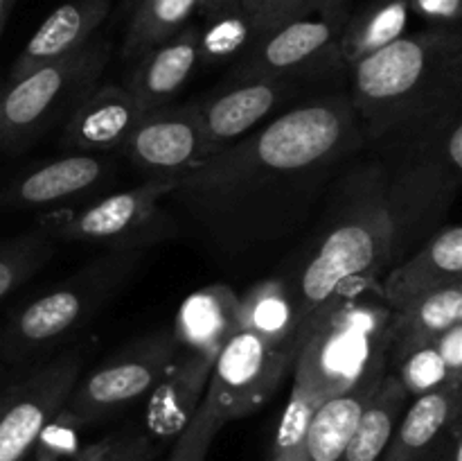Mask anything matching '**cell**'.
Wrapping results in <instances>:
<instances>
[{"mask_svg": "<svg viewBox=\"0 0 462 461\" xmlns=\"http://www.w3.org/2000/svg\"><path fill=\"white\" fill-rule=\"evenodd\" d=\"M361 149L350 95H319L171 179L165 203L208 247L246 253L296 233Z\"/></svg>", "mask_w": 462, "mask_h": 461, "instance_id": "1", "label": "cell"}, {"mask_svg": "<svg viewBox=\"0 0 462 461\" xmlns=\"http://www.w3.org/2000/svg\"><path fill=\"white\" fill-rule=\"evenodd\" d=\"M319 235L287 283L298 316V343L328 310L382 283L397 265L395 224L373 156L352 161L328 190Z\"/></svg>", "mask_w": 462, "mask_h": 461, "instance_id": "2", "label": "cell"}, {"mask_svg": "<svg viewBox=\"0 0 462 461\" xmlns=\"http://www.w3.org/2000/svg\"><path fill=\"white\" fill-rule=\"evenodd\" d=\"M364 147L462 107V34L429 27L350 63Z\"/></svg>", "mask_w": 462, "mask_h": 461, "instance_id": "3", "label": "cell"}, {"mask_svg": "<svg viewBox=\"0 0 462 461\" xmlns=\"http://www.w3.org/2000/svg\"><path fill=\"white\" fill-rule=\"evenodd\" d=\"M373 147L395 224L397 262L445 226L462 188V107Z\"/></svg>", "mask_w": 462, "mask_h": 461, "instance_id": "4", "label": "cell"}, {"mask_svg": "<svg viewBox=\"0 0 462 461\" xmlns=\"http://www.w3.org/2000/svg\"><path fill=\"white\" fill-rule=\"evenodd\" d=\"M144 262V251H104L41 296L9 312L0 325V364L32 369L66 348L120 296Z\"/></svg>", "mask_w": 462, "mask_h": 461, "instance_id": "5", "label": "cell"}, {"mask_svg": "<svg viewBox=\"0 0 462 461\" xmlns=\"http://www.w3.org/2000/svg\"><path fill=\"white\" fill-rule=\"evenodd\" d=\"M391 307L379 283L325 312L298 343L293 391L314 405L350 389L391 348Z\"/></svg>", "mask_w": 462, "mask_h": 461, "instance_id": "6", "label": "cell"}, {"mask_svg": "<svg viewBox=\"0 0 462 461\" xmlns=\"http://www.w3.org/2000/svg\"><path fill=\"white\" fill-rule=\"evenodd\" d=\"M111 54V41L93 39L68 57L43 63L18 80L0 81V149L25 152L52 127L66 122L99 84Z\"/></svg>", "mask_w": 462, "mask_h": 461, "instance_id": "7", "label": "cell"}, {"mask_svg": "<svg viewBox=\"0 0 462 461\" xmlns=\"http://www.w3.org/2000/svg\"><path fill=\"white\" fill-rule=\"evenodd\" d=\"M171 181L149 179L86 206L48 212L36 229L57 242H90L104 251H147L180 233V221L165 197Z\"/></svg>", "mask_w": 462, "mask_h": 461, "instance_id": "8", "label": "cell"}, {"mask_svg": "<svg viewBox=\"0 0 462 461\" xmlns=\"http://www.w3.org/2000/svg\"><path fill=\"white\" fill-rule=\"evenodd\" d=\"M183 351L174 330L161 328L126 343L88 373H81L59 419L75 425L106 420L153 391Z\"/></svg>", "mask_w": 462, "mask_h": 461, "instance_id": "9", "label": "cell"}, {"mask_svg": "<svg viewBox=\"0 0 462 461\" xmlns=\"http://www.w3.org/2000/svg\"><path fill=\"white\" fill-rule=\"evenodd\" d=\"M346 18V12L337 7L269 27L235 61L228 84L246 80H298L307 84L337 72L346 66L338 52Z\"/></svg>", "mask_w": 462, "mask_h": 461, "instance_id": "10", "label": "cell"}, {"mask_svg": "<svg viewBox=\"0 0 462 461\" xmlns=\"http://www.w3.org/2000/svg\"><path fill=\"white\" fill-rule=\"evenodd\" d=\"M86 355L88 346L68 343L0 391V461H25L41 434L61 414L84 373Z\"/></svg>", "mask_w": 462, "mask_h": 461, "instance_id": "11", "label": "cell"}, {"mask_svg": "<svg viewBox=\"0 0 462 461\" xmlns=\"http://www.w3.org/2000/svg\"><path fill=\"white\" fill-rule=\"evenodd\" d=\"M296 353L266 343L248 330L235 333L212 364L206 400L221 423L246 419L278 393Z\"/></svg>", "mask_w": 462, "mask_h": 461, "instance_id": "12", "label": "cell"}, {"mask_svg": "<svg viewBox=\"0 0 462 461\" xmlns=\"http://www.w3.org/2000/svg\"><path fill=\"white\" fill-rule=\"evenodd\" d=\"M122 149L156 181L176 179L210 158L197 102L144 111Z\"/></svg>", "mask_w": 462, "mask_h": 461, "instance_id": "13", "label": "cell"}, {"mask_svg": "<svg viewBox=\"0 0 462 461\" xmlns=\"http://www.w3.org/2000/svg\"><path fill=\"white\" fill-rule=\"evenodd\" d=\"M305 81L246 80L217 90L206 102H197L210 156L242 140L269 120L278 108L296 99Z\"/></svg>", "mask_w": 462, "mask_h": 461, "instance_id": "14", "label": "cell"}, {"mask_svg": "<svg viewBox=\"0 0 462 461\" xmlns=\"http://www.w3.org/2000/svg\"><path fill=\"white\" fill-rule=\"evenodd\" d=\"M116 161L99 154H68L25 170L0 188V211H43L86 197L113 181Z\"/></svg>", "mask_w": 462, "mask_h": 461, "instance_id": "15", "label": "cell"}, {"mask_svg": "<svg viewBox=\"0 0 462 461\" xmlns=\"http://www.w3.org/2000/svg\"><path fill=\"white\" fill-rule=\"evenodd\" d=\"M143 116L126 86L97 84L66 118L61 145L81 154L111 152L126 143Z\"/></svg>", "mask_w": 462, "mask_h": 461, "instance_id": "16", "label": "cell"}, {"mask_svg": "<svg viewBox=\"0 0 462 461\" xmlns=\"http://www.w3.org/2000/svg\"><path fill=\"white\" fill-rule=\"evenodd\" d=\"M454 283H462V229L458 224H445L420 244L418 251L388 269L379 289L383 303L395 310L411 298Z\"/></svg>", "mask_w": 462, "mask_h": 461, "instance_id": "17", "label": "cell"}, {"mask_svg": "<svg viewBox=\"0 0 462 461\" xmlns=\"http://www.w3.org/2000/svg\"><path fill=\"white\" fill-rule=\"evenodd\" d=\"M108 12L111 0H66L59 5L27 39L25 48L9 68L7 80H18L43 63L57 61L88 45Z\"/></svg>", "mask_w": 462, "mask_h": 461, "instance_id": "18", "label": "cell"}, {"mask_svg": "<svg viewBox=\"0 0 462 461\" xmlns=\"http://www.w3.org/2000/svg\"><path fill=\"white\" fill-rule=\"evenodd\" d=\"M388 369V353H383L350 389L316 407L307 425L302 461H338Z\"/></svg>", "mask_w": 462, "mask_h": 461, "instance_id": "19", "label": "cell"}, {"mask_svg": "<svg viewBox=\"0 0 462 461\" xmlns=\"http://www.w3.org/2000/svg\"><path fill=\"white\" fill-rule=\"evenodd\" d=\"M199 66H201L199 27L192 21L165 43L135 59V66L125 86L138 99L143 111H153L167 107Z\"/></svg>", "mask_w": 462, "mask_h": 461, "instance_id": "20", "label": "cell"}, {"mask_svg": "<svg viewBox=\"0 0 462 461\" xmlns=\"http://www.w3.org/2000/svg\"><path fill=\"white\" fill-rule=\"evenodd\" d=\"M215 360L180 351L161 382L147 396V429L152 438H176L197 414Z\"/></svg>", "mask_w": 462, "mask_h": 461, "instance_id": "21", "label": "cell"}, {"mask_svg": "<svg viewBox=\"0 0 462 461\" xmlns=\"http://www.w3.org/2000/svg\"><path fill=\"white\" fill-rule=\"evenodd\" d=\"M171 330L183 351L215 360L224 343L242 330L239 296L224 283L206 285L180 303Z\"/></svg>", "mask_w": 462, "mask_h": 461, "instance_id": "22", "label": "cell"}, {"mask_svg": "<svg viewBox=\"0 0 462 461\" xmlns=\"http://www.w3.org/2000/svg\"><path fill=\"white\" fill-rule=\"evenodd\" d=\"M462 324V283L433 289L391 310L388 364L436 342L451 325Z\"/></svg>", "mask_w": 462, "mask_h": 461, "instance_id": "23", "label": "cell"}, {"mask_svg": "<svg viewBox=\"0 0 462 461\" xmlns=\"http://www.w3.org/2000/svg\"><path fill=\"white\" fill-rule=\"evenodd\" d=\"M462 387H445L413 398L402 411L382 461H422L438 437L460 423Z\"/></svg>", "mask_w": 462, "mask_h": 461, "instance_id": "24", "label": "cell"}, {"mask_svg": "<svg viewBox=\"0 0 462 461\" xmlns=\"http://www.w3.org/2000/svg\"><path fill=\"white\" fill-rule=\"evenodd\" d=\"M197 16L203 66L237 61L260 36L255 16L242 0H203Z\"/></svg>", "mask_w": 462, "mask_h": 461, "instance_id": "25", "label": "cell"}, {"mask_svg": "<svg viewBox=\"0 0 462 461\" xmlns=\"http://www.w3.org/2000/svg\"><path fill=\"white\" fill-rule=\"evenodd\" d=\"M242 330L257 334L266 343L298 351V316L287 280L264 278L239 296Z\"/></svg>", "mask_w": 462, "mask_h": 461, "instance_id": "26", "label": "cell"}, {"mask_svg": "<svg viewBox=\"0 0 462 461\" xmlns=\"http://www.w3.org/2000/svg\"><path fill=\"white\" fill-rule=\"evenodd\" d=\"M406 405H409V393L404 391L397 375L388 369L338 461H382L393 429Z\"/></svg>", "mask_w": 462, "mask_h": 461, "instance_id": "27", "label": "cell"}, {"mask_svg": "<svg viewBox=\"0 0 462 461\" xmlns=\"http://www.w3.org/2000/svg\"><path fill=\"white\" fill-rule=\"evenodd\" d=\"M411 14L409 0H374L359 14L346 18L338 36L343 63L350 66L400 39L409 25Z\"/></svg>", "mask_w": 462, "mask_h": 461, "instance_id": "28", "label": "cell"}, {"mask_svg": "<svg viewBox=\"0 0 462 461\" xmlns=\"http://www.w3.org/2000/svg\"><path fill=\"white\" fill-rule=\"evenodd\" d=\"M203 0H129L122 57L135 61L156 45L179 34L197 18Z\"/></svg>", "mask_w": 462, "mask_h": 461, "instance_id": "29", "label": "cell"}, {"mask_svg": "<svg viewBox=\"0 0 462 461\" xmlns=\"http://www.w3.org/2000/svg\"><path fill=\"white\" fill-rule=\"evenodd\" d=\"M54 256V240L41 229L0 240V303Z\"/></svg>", "mask_w": 462, "mask_h": 461, "instance_id": "30", "label": "cell"}, {"mask_svg": "<svg viewBox=\"0 0 462 461\" xmlns=\"http://www.w3.org/2000/svg\"><path fill=\"white\" fill-rule=\"evenodd\" d=\"M393 366H395L393 373L397 375L409 398L424 396V393L436 391V389L449 384V375H447L445 364H442L433 343L409 353Z\"/></svg>", "mask_w": 462, "mask_h": 461, "instance_id": "31", "label": "cell"}, {"mask_svg": "<svg viewBox=\"0 0 462 461\" xmlns=\"http://www.w3.org/2000/svg\"><path fill=\"white\" fill-rule=\"evenodd\" d=\"M311 400L300 396L291 389L287 409L280 419L278 434L273 443V461H302V450H305V432L310 425L311 414L316 411Z\"/></svg>", "mask_w": 462, "mask_h": 461, "instance_id": "32", "label": "cell"}, {"mask_svg": "<svg viewBox=\"0 0 462 461\" xmlns=\"http://www.w3.org/2000/svg\"><path fill=\"white\" fill-rule=\"evenodd\" d=\"M221 428H224V423L217 419L212 407L208 405L206 396H203L197 414L192 416L188 428L174 438V447L165 461H206L212 441Z\"/></svg>", "mask_w": 462, "mask_h": 461, "instance_id": "33", "label": "cell"}, {"mask_svg": "<svg viewBox=\"0 0 462 461\" xmlns=\"http://www.w3.org/2000/svg\"><path fill=\"white\" fill-rule=\"evenodd\" d=\"M156 456V441L149 434H122L93 443L75 461H153Z\"/></svg>", "mask_w": 462, "mask_h": 461, "instance_id": "34", "label": "cell"}, {"mask_svg": "<svg viewBox=\"0 0 462 461\" xmlns=\"http://www.w3.org/2000/svg\"><path fill=\"white\" fill-rule=\"evenodd\" d=\"M341 7V0H271L257 16V27L260 34L278 23L291 21V18L311 16L319 12H329V9Z\"/></svg>", "mask_w": 462, "mask_h": 461, "instance_id": "35", "label": "cell"}, {"mask_svg": "<svg viewBox=\"0 0 462 461\" xmlns=\"http://www.w3.org/2000/svg\"><path fill=\"white\" fill-rule=\"evenodd\" d=\"M433 346H436L438 355H440L442 364H445L449 384L462 387V324H456L449 330H445L433 342Z\"/></svg>", "mask_w": 462, "mask_h": 461, "instance_id": "36", "label": "cell"}, {"mask_svg": "<svg viewBox=\"0 0 462 461\" xmlns=\"http://www.w3.org/2000/svg\"><path fill=\"white\" fill-rule=\"evenodd\" d=\"M411 12L440 27H456L462 14V0H409Z\"/></svg>", "mask_w": 462, "mask_h": 461, "instance_id": "37", "label": "cell"}, {"mask_svg": "<svg viewBox=\"0 0 462 461\" xmlns=\"http://www.w3.org/2000/svg\"><path fill=\"white\" fill-rule=\"evenodd\" d=\"M14 5H16V0H0V39H3V32L7 27L9 16H12Z\"/></svg>", "mask_w": 462, "mask_h": 461, "instance_id": "38", "label": "cell"}, {"mask_svg": "<svg viewBox=\"0 0 462 461\" xmlns=\"http://www.w3.org/2000/svg\"><path fill=\"white\" fill-rule=\"evenodd\" d=\"M242 3L246 5L248 12H251L253 16H255V21H257V16H260V12L266 7V5L271 3V0H242Z\"/></svg>", "mask_w": 462, "mask_h": 461, "instance_id": "39", "label": "cell"}, {"mask_svg": "<svg viewBox=\"0 0 462 461\" xmlns=\"http://www.w3.org/2000/svg\"><path fill=\"white\" fill-rule=\"evenodd\" d=\"M449 461H460V428L454 432V450H451Z\"/></svg>", "mask_w": 462, "mask_h": 461, "instance_id": "40", "label": "cell"}, {"mask_svg": "<svg viewBox=\"0 0 462 461\" xmlns=\"http://www.w3.org/2000/svg\"><path fill=\"white\" fill-rule=\"evenodd\" d=\"M153 461H165V459H158V456H156V459H153Z\"/></svg>", "mask_w": 462, "mask_h": 461, "instance_id": "41", "label": "cell"}]
</instances>
